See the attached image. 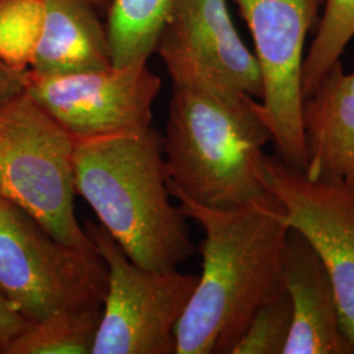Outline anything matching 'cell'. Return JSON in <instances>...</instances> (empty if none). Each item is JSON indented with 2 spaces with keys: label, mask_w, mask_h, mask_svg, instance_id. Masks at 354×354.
Instances as JSON below:
<instances>
[{
  "label": "cell",
  "mask_w": 354,
  "mask_h": 354,
  "mask_svg": "<svg viewBox=\"0 0 354 354\" xmlns=\"http://www.w3.org/2000/svg\"><path fill=\"white\" fill-rule=\"evenodd\" d=\"M301 115L306 175L354 187V71L346 74L337 61L304 97Z\"/></svg>",
  "instance_id": "cell-12"
},
{
  "label": "cell",
  "mask_w": 354,
  "mask_h": 354,
  "mask_svg": "<svg viewBox=\"0 0 354 354\" xmlns=\"http://www.w3.org/2000/svg\"><path fill=\"white\" fill-rule=\"evenodd\" d=\"M283 285L292 307L283 354H354L342 333L327 268L304 235L290 227L283 247Z\"/></svg>",
  "instance_id": "cell-11"
},
{
  "label": "cell",
  "mask_w": 354,
  "mask_h": 354,
  "mask_svg": "<svg viewBox=\"0 0 354 354\" xmlns=\"http://www.w3.org/2000/svg\"><path fill=\"white\" fill-rule=\"evenodd\" d=\"M183 214L205 232L203 273L176 329L175 354H232L254 314L285 290L289 226L272 193L266 200L214 209L175 193Z\"/></svg>",
  "instance_id": "cell-1"
},
{
  "label": "cell",
  "mask_w": 354,
  "mask_h": 354,
  "mask_svg": "<svg viewBox=\"0 0 354 354\" xmlns=\"http://www.w3.org/2000/svg\"><path fill=\"white\" fill-rule=\"evenodd\" d=\"M44 20V0H0V62L20 74L29 70Z\"/></svg>",
  "instance_id": "cell-17"
},
{
  "label": "cell",
  "mask_w": 354,
  "mask_h": 354,
  "mask_svg": "<svg viewBox=\"0 0 354 354\" xmlns=\"http://www.w3.org/2000/svg\"><path fill=\"white\" fill-rule=\"evenodd\" d=\"M354 37V0H326L317 37L302 64V97L313 93L320 79L340 61Z\"/></svg>",
  "instance_id": "cell-16"
},
{
  "label": "cell",
  "mask_w": 354,
  "mask_h": 354,
  "mask_svg": "<svg viewBox=\"0 0 354 354\" xmlns=\"http://www.w3.org/2000/svg\"><path fill=\"white\" fill-rule=\"evenodd\" d=\"M102 310L64 308L30 323L8 342L3 354H92Z\"/></svg>",
  "instance_id": "cell-15"
},
{
  "label": "cell",
  "mask_w": 354,
  "mask_h": 354,
  "mask_svg": "<svg viewBox=\"0 0 354 354\" xmlns=\"http://www.w3.org/2000/svg\"><path fill=\"white\" fill-rule=\"evenodd\" d=\"M0 354H3V345L0 344Z\"/></svg>",
  "instance_id": "cell-22"
},
{
  "label": "cell",
  "mask_w": 354,
  "mask_h": 354,
  "mask_svg": "<svg viewBox=\"0 0 354 354\" xmlns=\"http://www.w3.org/2000/svg\"><path fill=\"white\" fill-rule=\"evenodd\" d=\"M160 88L147 61L58 75L23 73V89L75 140L151 127Z\"/></svg>",
  "instance_id": "cell-9"
},
{
  "label": "cell",
  "mask_w": 354,
  "mask_h": 354,
  "mask_svg": "<svg viewBox=\"0 0 354 354\" xmlns=\"http://www.w3.org/2000/svg\"><path fill=\"white\" fill-rule=\"evenodd\" d=\"M29 326L30 323L16 313L12 304L0 290V344L3 345V349Z\"/></svg>",
  "instance_id": "cell-19"
},
{
  "label": "cell",
  "mask_w": 354,
  "mask_h": 354,
  "mask_svg": "<svg viewBox=\"0 0 354 354\" xmlns=\"http://www.w3.org/2000/svg\"><path fill=\"white\" fill-rule=\"evenodd\" d=\"M95 3H96V6H97V8L100 10V12L106 13V10H108V7H109L111 0H95Z\"/></svg>",
  "instance_id": "cell-21"
},
{
  "label": "cell",
  "mask_w": 354,
  "mask_h": 354,
  "mask_svg": "<svg viewBox=\"0 0 354 354\" xmlns=\"http://www.w3.org/2000/svg\"><path fill=\"white\" fill-rule=\"evenodd\" d=\"M326 0H234L250 28L264 95L261 109L277 158L306 171L302 127L304 41Z\"/></svg>",
  "instance_id": "cell-7"
},
{
  "label": "cell",
  "mask_w": 354,
  "mask_h": 354,
  "mask_svg": "<svg viewBox=\"0 0 354 354\" xmlns=\"http://www.w3.org/2000/svg\"><path fill=\"white\" fill-rule=\"evenodd\" d=\"M272 140L257 99L174 88L163 137L171 193L230 209L272 196L263 175Z\"/></svg>",
  "instance_id": "cell-3"
},
{
  "label": "cell",
  "mask_w": 354,
  "mask_h": 354,
  "mask_svg": "<svg viewBox=\"0 0 354 354\" xmlns=\"http://www.w3.org/2000/svg\"><path fill=\"white\" fill-rule=\"evenodd\" d=\"M155 53L174 88L263 99L257 59L234 26L226 0H174Z\"/></svg>",
  "instance_id": "cell-8"
},
{
  "label": "cell",
  "mask_w": 354,
  "mask_h": 354,
  "mask_svg": "<svg viewBox=\"0 0 354 354\" xmlns=\"http://www.w3.org/2000/svg\"><path fill=\"white\" fill-rule=\"evenodd\" d=\"M291 323L292 307L285 289L259 308L232 354H283Z\"/></svg>",
  "instance_id": "cell-18"
},
{
  "label": "cell",
  "mask_w": 354,
  "mask_h": 354,
  "mask_svg": "<svg viewBox=\"0 0 354 354\" xmlns=\"http://www.w3.org/2000/svg\"><path fill=\"white\" fill-rule=\"evenodd\" d=\"M108 268L95 250L50 234L0 194V290L16 313L35 323L64 308H100Z\"/></svg>",
  "instance_id": "cell-5"
},
{
  "label": "cell",
  "mask_w": 354,
  "mask_h": 354,
  "mask_svg": "<svg viewBox=\"0 0 354 354\" xmlns=\"http://www.w3.org/2000/svg\"><path fill=\"white\" fill-rule=\"evenodd\" d=\"M108 268L92 354H175L176 329L198 276L136 264L100 223L83 226Z\"/></svg>",
  "instance_id": "cell-6"
},
{
  "label": "cell",
  "mask_w": 354,
  "mask_h": 354,
  "mask_svg": "<svg viewBox=\"0 0 354 354\" xmlns=\"http://www.w3.org/2000/svg\"><path fill=\"white\" fill-rule=\"evenodd\" d=\"M174 0H111L106 32L113 66L149 61Z\"/></svg>",
  "instance_id": "cell-14"
},
{
  "label": "cell",
  "mask_w": 354,
  "mask_h": 354,
  "mask_svg": "<svg viewBox=\"0 0 354 354\" xmlns=\"http://www.w3.org/2000/svg\"><path fill=\"white\" fill-rule=\"evenodd\" d=\"M23 91V74L0 62V104Z\"/></svg>",
  "instance_id": "cell-20"
},
{
  "label": "cell",
  "mask_w": 354,
  "mask_h": 354,
  "mask_svg": "<svg viewBox=\"0 0 354 354\" xmlns=\"http://www.w3.org/2000/svg\"><path fill=\"white\" fill-rule=\"evenodd\" d=\"M74 172L76 194L131 261L163 272L194 252L187 216L171 201L163 137L152 125L76 140Z\"/></svg>",
  "instance_id": "cell-2"
},
{
  "label": "cell",
  "mask_w": 354,
  "mask_h": 354,
  "mask_svg": "<svg viewBox=\"0 0 354 354\" xmlns=\"http://www.w3.org/2000/svg\"><path fill=\"white\" fill-rule=\"evenodd\" d=\"M45 20L29 70L58 75L112 66L111 48L95 0H44Z\"/></svg>",
  "instance_id": "cell-13"
},
{
  "label": "cell",
  "mask_w": 354,
  "mask_h": 354,
  "mask_svg": "<svg viewBox=\"0 0 354 354\" xmlns=\"http://www.w3.org/2000/svg\"><path fill=\"white\" fill-rule=\"evenodd\" d=\"M266 189L282 218L320 256L333 282L342 333L354 352V187L313 180L277 156H263Z\"/></svg>",
  "instance_id": "cell-10"
},
{
  "label": "cell",
  "mask_w": 354,
  "mask_h": 354,
  "mask_svg": "<svg viewBox=\"0 0 354 354\" xmlns=\"http://www.w3.org/2000/svg\"><path fill=\"white\" fill-rule=\"evenodd\" d=\"M75 143L24 89L0 104V194L55 239L95 250L75 215Z\"/></svg>",
  "instance_id": "cell-4"
}]
</instances>
